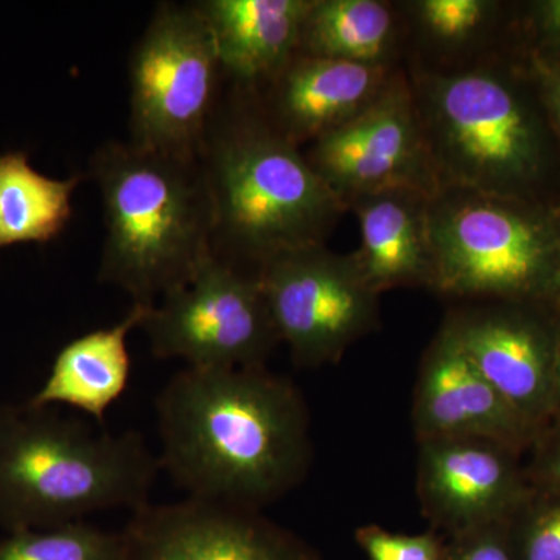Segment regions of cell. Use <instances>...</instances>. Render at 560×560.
<instances>
[{
    "label": "cell",
    "instance_id": "6da1fadb",
    "mask_svg": "<svg viewBox=\"0 0 560 560\" xmlns=\"http://www.w3.org/2000/svg\"><path fill=\"white\" fill-rule=\"evenodd\" d=\"M161 469L191 499L260 511L312 464L300 389L264 368L186 370L156 399Z\"/></svg>",
    "mask_w": 560,
    "mask_h": 560
},
{
    "label": "cell",
    "instance_id": "7a4b0ae2",
    "mask_svg": "<svg viewBox=\"0 0 560 560\" xmlns=\"http://www.w3.org/2000/svg\"><path fill=\"white\" fill-rule=\"evenodd\" d=\"M215 110L200 153L215 213L213 253L254 267L285 250L324 245L345 205L300 147L268 124L249 88Z\"/></svg>",
    "mask_w": 560,
    "mask_h": 560
},
{
    "label": "cell",
    "instance_id": "3957f363",
    "mask_svg": "<svg viewBox=\"0 0 560 560\" xmlns=\"http://www.w3.org/2000/svg\"><path fill=\"white\" fill-rule=\"evenodd\" d=\"M91 176L101 189L106 224L98 280L145 307L187 285L213 253L215 232L200 158L113 140L92 156Z\"/></svg>",
    "mask_w": 560,
    "mask_h": 560
},
{
    "label": "cell",
    "instance_id": "277c9868",
    "mask_svg": "<svg viewBox=\"0 0 560 560\" xmlns=\"http://www.w3.org/2000/svg\"><path fill=\"white\" fill-rule=\"evenodd\" d=\"M160 469L138 431L95 433L28 401L0 405V526L10 534L138 511Z\"/></svg>",
    "mask_w": 560,
    "mask_h": 560
},
{
    "label": "cell",
    "instance_id": "5b68a950",
    "mask_svg": "<svg viewBox=\"0 0 560 560\" xmlns=\"http://www.w3.org/2000/svg\"><path fill=\"white\" fill-rule=\"evenodd\" d=\"M405 70L441 186L521 200L544 173L547 135L515 83L485 61Z\"/></svg>",
    "mask_w": 560,
    "mask_h": 560
},
{
    "label": "cell",
    "instance_id": "8992f818",
    "mask_svg": "<svg viewBox=\"0 0 560 560\" xmlns=\"http://www.w3.org/2000/svg\"><path fill=\"white\" fill-rule=\"evenodd\" d=\"M429 228L436 293L475 302L547 298L560 237L521 200L441 186L430 197Z\"/></svg>",
    "mask_w": 560,
    "mask_h": 560
},
{
    "label": "cell",
    "instance_id": "52a82bcc",
    "mask_svg": "<svg viewBox=\"0 0 560 560\" xmlns=\"http://www.w3.org/2000/svg\"><path fill=\"white\" fill-rule=\"evenodd\" d=\"M221 73L215 40L195 5H161L132 51L130 142L200 158Z\"/></svg>",
    "mask_w": 560,
    "mask_h": 560
},
{
    "label": "cell",
    "instance_id": "ba28073f",
    "mask_svg": "<svg viewBox=\"0 0 560 560\" xmlns=\"http://www.w3.org/2000/svg\"><path fill=\"white\" fill-rule=\"evenodd\" d=\"M139 329L162 360L197 370L264 368L279 345L256 272L210 253L187 285L147 308Z\"/></svg>",
    "mask_w": 560,
    "mask_h": 560
},
{
    "label": "cell",
    "instance_id": "9c48e42d",
    "mask_svg": "<svg viewBox=\"0 0 560 560\" xmlns=\"http://www.w3.org/2000/svg\"><path fill=\"white\" fill-rule=\"evenodd\" d=\"M254 272L298 366L337 363L377 327L381 294L368 285L352 253L305 246L270 257Z\"/></svg>",
    "mask_w": 560,
    "mask_h": 560
},
{
    "label": "cell",
    "instance_id": "30bf717a",
    "mask_svg": "<svg viewBox=\"0 0 560 560\" xmlns=\"http://www.w3.org/2000/svg\"><path fill=\"white\" fill-rule=\"evenodd\" d=\"M304 154L346 210L353 198L374 191L433 195L441 187L405 69L377 101L313 140Z\"/></svg>",
    "mask_w": 560,
    "mask_h": 560
},
{
    "label": "cell",
    "instance_id": "8fae6325",
    "mask_svg": "<svg viewBox=\"0 0 560 560\" xmlns=\"http://www.w3.org/2000/svg\"><path fill=\"white\" fill-rule=\"evenodd\" d=\"M124 537L125 560H316L260 511L191 497L139 508Z\"/></svg>",
    "mask_w": 560,
    "mask_h": 560
},
{
    "label": "cell",
    "instance_id": "7c38bea8",
    "mask_svg": "<svg viewBox=\"0 0 560 560\" xmlns=\"http://www.w3.org/2000/svg\"><path fill=\"white\" fill-rule=\"evenodd\" d=\"M521 455L478 438L420 442L418 497L433 529L451 537L510 522L534 492Z\"/></svg>",
    "mask_w": 560,
    "mask_h": 560
},
{
    "label": "cell",
    "instance_id": "4fadbf2b",
    "mask_svg": "<svg viewBox=\"0 0 560 560\" xmlns=\"http://www.w3.org/2000/svg\"><path fill=\"white\" fill-rule=\"evenodd\" d=\"M412 429L419 444L478 438L518 453L533 447L540 433L482 377L447 323L442 324L420 363Z\"/></svg>",
    "mask_w": 560,
    "mask_h": 560
},
{
    "label": "cell",
    "instance_id": "5bb4252c",
    "mask_svg": "<svg viewBox=\"0 0 560 560\" xmlns=\"http://www.w3.org/2000/svg\"><path fill=\"white\" fill-rule=\"evenodd\" d=\"M471 305L445 323L482 377L534 429L555 419L552 364L556 324H545L514 307L515 302Z\"/></svg>",
    "mask_w": 560,
    "mask_h": 560
},
{
    "label": "cell",
    "instance_id": "9a60e30c",
    "mask_svg": "<svg viewBox=\"0 0 560 560\" xmlns=\"http://www.w3.org/2000/svg\"><path fill=\"white\" fill-rule=\"evenodd\" d=\"M401 69L296 54L257 105L280 136L301 147L359 116Z\"/></svg>",
    "mask_w": 560,
    "mask_h": 560
},
{
    "label": "cell",
    "instance_id": "2e32d148",
    "mask_svg": "<svg viewBox=\"0 0 560 560\" xmlns=\"http://www.w3.org/2000/svg\"><path fill=\"white\" fill-rule=\"evenodd\" d=\"M430 197L418 189H388L349 202L360 230V248L352 256L375 293L400 287L433 289Z\"/></svg>",
    "mask_w": 560,
    "mask_h": 560
},
{
    "label": "cell",
    "instance_id": "e0dca14e",
    "mask_svg": "<svg viewBox=\"0 0 560 560\" xmlns=\"http://www.w3.org/2000/svg\"><path fill=\"white\" fill-rule=\"evenodd\" d=\"M311 5L312 0H205L195 9L212 33L223 72L257 90L300 51Z\"/></svg>",
    "mask_w": 560,
    "mask_h": 560
},
{
    "label": "cell",
    "instance_id": "ac0fdd59",
    "mask_svg": "<svg viewBox=\"0 0 560 560\" xmlns=\"http://www.w3.org/2000/svg\"><path fill=\"white\" fill-rule=\"evenodd\" d=\"M145 305L132 304L116 326L69 341L55 357L49 375L28 404L38 408L68 405L103 422L130 382L128 335L142 323Z\"/></svg>",
    "mask_w": 560,
    "mask_h": 560
},
{
    "label": "cell",
    "instance_id": "d6986e66",
    "mask_svg": "<svg viewBox=\"0 0 560 560\" xmlns=\"http://www.w3.org/2000/svg\"><path fill=\"white\" fill-rule=\"evenodd\" d=\"M407 50L399 7L382 0H312L300 51L357 65L400 68Z\"/></svg>",
    "mask_w": 560,
    "mask_h": 560
},
{
    "label": "cell",
    "instance_id": "ffe728a7",
    "mask_svg": "<svg viewBox=\"0 0 560 560\" xmlns=\"http://www.w3.org/2000/svg\"><path fill=\"white\" fill-rule=\"evenodd\" d=\"M81 179L43 175L24 151L0 154V249L46 245L60 237L72 219V197Z\"/></svg>",
    "mask_w": 560,
    "mask_h": 560
},
{
    "label": "cell",
    "instance_id": "44dd1931",
    "mask_svg": "<svg viewBox=\"0 0 560 560\" xmlns=\"http://www.w3.org/2000/svg\"><path fill=\"white\" fill-rule=\"evenodd\" d=\"M415 68L451 70L478 62L499 3L493 0H412L397 3Z\"/></svg>",
    "mask_w": 560,
    "mask_h": 560
},
{
    "label": "cell",
    "instance_id": "7402d4cb",
    "mask_svg": "<svg viewBox=\"0 0 560 560\" xmlns=\"http://www.w3.org/2000/svg\"><path fill=\"white\" fill-rule=\"evenodd\" d=\"M124 533L86 522L11 533L0 541V560H125Z\"/></svg>",
    "mask_w": 560,
    "mask_h": 560
},
{
    "label": "cell",
    "instance_id": "603a6c76",
    "mask_svg": "<svg viewBox=\"0 0 560 560\" xmlns=\"http://www.w3.org/2000/svg\"><path fill=\"white\" fill-rule=\"evenodd\" d=\"M508 530L515 560H560V493L534 489Z\"/></svg>",
    "mask_w": 560,
    "mask_h": 560
},
{
    "label": "cell",
    "instance_id": "cb8c5ba5",
    "mask_svg": "<svg viewBox=\"0 0 560 560\" xmlns=\"http://www.w3.org/2000/svg\"><path fill=\"white\" fill-rule=\"evenodd\" d=\"M355 540L368 560H444L447 541L434 529L401 534L378 525L360 526Z\"/></svg>",
    "mask_w": 560,
    "mask_h": 560
},
{
    "label": "cell",
    "instance_id": "d4e9b609",
    "mask_svg": "<svg viewBox=\"0 0 560 560\" xmlns=\"http://www.w3.org/2000/svg\"><path fill=\"white\" fill-rule=\"evenodd\" d=\"M444 560H515L508 523L480 526L447 537Z\"/></svg>",
    "mask_w": 560,
    "mask_h": 560
},
{
    "label": "cell",
    "instance_id": "484cf974",
    "mask_svg": "<svg viewBox=\"0 0 560 560\" xmlns=\"http://www.w3.org/2000/svg\"><path fill=\"white\" fill-rule=\"evenodd\" d=\"M526 474L534 489L560 493V418L540 431Z\"/></svg>",
    "mask_w": 560,
    "mask_h": 560
},
{
    "label": "cell",
    "instance_id": "4316f807",
    "mask_svg": "<svg viewBox=\"0 0 560 560\" xmlns=\"http://www.w3.org/2000/svg\"><path fill=\"white\" fill-rule=\"evenodd\" d=\"M533 70L541 106L552 130L560 138V65L536 57L533 60Z\"/></svg>",
    "mask_w": 560,
    "mask_h": 560
},
{
    "label": "cell",
    "instance_id": "83f0119b",
    "mask_svg": "<svg viewBox=\"0 0 560 560\" xmlns=\"http://www.w3.org/2000/svg\"><path fill=\"white\" fill-rule=\"evenodd\" d=\"M540 14L545 32H547L560 47V0H548V2L541 3Z\"/></svg>",
    "mask_w": 560,
    "mask_h": 560
},
{
    "label": "cell",
    "instance_id": "f1b7e54d",
    "mask_svg": "<svg viewBox=\"0 0 560 560\" xmlns=\"http://www.w3.org/2000/svg\"><path fill=\"white\" fill-rule=\"evenodd\" d=\"M552 408L555 419L560 418V323L556 324L555 364H552ZM552 419V420H555Z\"/></svg>",
    "mask_w": 560,
    "mask_h": 560
},
{
    "label": "cell",
    "instance_id": "f546056e",
    "mask_svg": "<svg viewBox=\"0 0 560 560\" xmlns=\"http://www.w3.org/2000/svg\"><path fill=\"white\" fill-rule=\"evenodd\" d=\"M545 300L555 302L560 307V250L556 259L555 270H552L550 285H548L547 298Z\"/></svg>",
    "mask_w": 560,
    "mask_h": 560
}]
</instances>
